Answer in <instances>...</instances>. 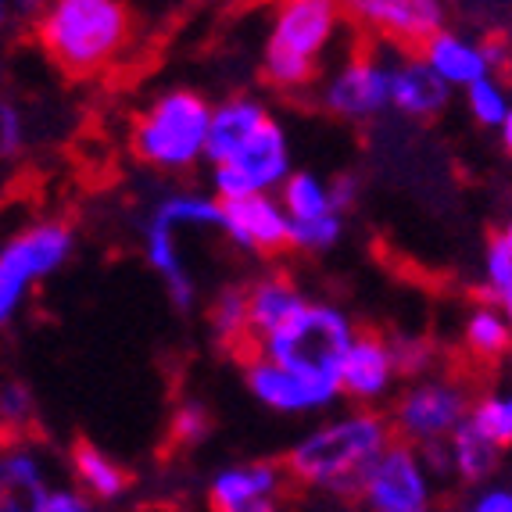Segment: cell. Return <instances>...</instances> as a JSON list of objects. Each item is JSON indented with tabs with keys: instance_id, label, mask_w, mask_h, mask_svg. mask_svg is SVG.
Listing matches in <instances>:
<instances>
[{
	"instance_id": "74e56055",
	"label": "cell",
	"mask_w": 512,
	"mask_h": 512,
	"mask_svg": "<svg viewBox=\"0 0 512 512\" xmlns=\"http://www.w3.org/2000/svg\"><path fill=\"white\" fill-rule=\"evenodd\" d=\"M8 26H11V4L8 0H0V36L8 33Z\"/></svg>"
},
{
	"instance_id": "3957f363",
	"label": "cell",
	"mask_w": 512,
	"mask_h": 512,
	"mask_svg": "<svg viewBox=\"0 0 512 512\" xmlns=\"http://www.w3.org/2000/svg\"><path fill=\"white\" fill-rule=\"evenodd\" d=\"M355 333L359 330L348 319V312L326 301H305L280 330L258 344L255 355L341 398V362Z\"/></svg>"
},
{
	"instance_id": "7a4b0ae2",
	"label": "cell",
	"mask_w": 512,
	"mask_h": 512,
	"mask_svg": "<svg viewBox=\"0 0 512 512\" xmlns=\"http://www.w3.org/2000/svg\"><path fill=\"white\" fill-rule=\"evenodd\" d=\"M43 54L72 79H94L129 51L137 18L122 0H51L33 22Z\"/></svg>"
},
{
	"instance_id": "f546056e",
	"label": "cell",
	"mask_w": 512,
	"mask_h": 512,
	"mask_svg": "<svg viewBox=\"0 0 512 512\" xmlns=\"http://www.w3.org/2000/svg\"><path fill=\"white\" fill-rule=\"evenodd\" d=\"M33 423V394L22 380H0V427L11 430V437H22V430Z\"/></svg>"
},
{
	"instance_id": "ffe728a7",
	"label": "cell",
	"mask_w": 512,
	"mask_h": 512,
	"mask_svg": "<svg viewBox=\"0 0 512 512\" xmlns=\"http://www.w3.org/2000/svg\"><path fill=\"white\" fill-rule=\"evenodd\" d=\"M452 101V86H444L423 58H412L391 69V108L405 119H434Z\"/></svg>"
},
{
	"instance_id": "1f68e13d",
	"label": "cell",
	"mask_w": 512,
	"mask_h": 512,
	"mask_svg": "<svg viewBox=\"0 0 512 512\" xmlns=\"http://www.w3.org/2000/svg\"><path fill=\"white\" fill-rule=\"evenodd\" d=\"M394 351V366H398V376H423L434 362V348H430L427 337H412V333H402L391 341Z\"/></svg>"
},
{
	"instance_id": "836d02e7",
	"label": "cell",
	"mask_w": 512,
	"mask_h": 512,
	"mask_svg": "<svg viewBox=\"0 0 512 512\" xmlns=\"http://www.w3.org/2000/svg\"><path fill=\"white\" fill-rule=\"evenodd\" d=\"M26 111L15 101H0V158H18L26 151Z\"/></svg>"
},
{
	"instance_id": "30bf717a",
	"label": "cell",
	"mask_w": 512,
	"mask_h": 512,
	"mask_svg": "<svg viewBox=\"0 0 512 512\" xmlns=\"http://www.w3.org/2000/svg\"><path fill=\"white\" fill-rule=\"evenodd\" d=\"M430 473L419 459V448L405 441H394L376 466L362 480L359 498L369 512H430Z\"/></svg>"
},
{
	"instance_id": "4316f807",
	"label": "cell",
	"mask_w": 512,
	"mask_h": 512,
	"mask_svg": "<svg viewBox=\"0 0 512 512\" xmlns=\"http://www.w3.org/2000/svg\"><path fill=\"white\" fill-rule=\"evenodd\" d=\"M484 294L487 305L505 312V319L512 323V248L502 237H491L484 251Z\"/></svg>"
},
{
	"instance_id": "e0dca14e",
	"label": "cell",
	"mask_w": 512,
	"mask_h": 512,
	"mask_svg": "<svg viewBox=\"0 0 512 512\" xmlns=\"http://www.w3.org/2000/svg\"><path fill=\"white\" fill-rule=\"evenodd\" d=\"M398 380L391 341L380 333H355L348 355L341 362V398H351L355 405H373L387 398Z\"/></svg>"
},
{
	"instance_id": "5b68a950",
	"label": "cell",
	"mask_w": 512,
	"mask_h": 512,
	"mask_svg": "<svg viewBox=\"0 0 512 512\" xmlns=\"http://www.w3.org/2000/svg\"><path fill=\"white\" fill-rule=\"evenodd\" d=\"M212 108L194 90H165L154 97L129 129V147L158 172H187L205 162Z\"/></svg>"
},
{
	"instance_id": "2e32d148",
	"label": "cell",
	"mask_w": 512,
	"mask_h": 512,
	"mask_svg": "<svg viewBox=\"0 0 512 512\" xmlns=\"http://www.w3.org/2000/svg\"><path fill=\"white\" fill-rule=\"evenodd\" d=\"M244 380H248V391L255 394V402H262L265 409L273 412H283V416H305V412L330 409L337 402V394L308 384V380L294 376L291 369L276 366V362L262 359V355H248Z\"/></svg>"
},
{
	"instance_id": "603a6c76",
	"label": "cell",
	"mask_w": 512,
	"mask_h": 512,
	"mask_svg": "<svg viewBox=\"0 0 512 512\" xmlns=\"http://www.w3.org/2000/svg\"><path fill=\"white\" fill-rule=\"evenodd\" d=\"M448 452H452V473H459L466 484H480L498 470L502 448H498L484 430L466 419L452 437H448Z\"/></svg>"
},
{
	"instance_id": "4fadbf2b",
	"label": "cell",
	"mask_w": 512,
	"mask_h": 512,
	"mask_svg": "<svg viewBox=\"0 0 512 512\" xmlns=\"http://www.w3.org/2000/svg\"><path fill=\"white\" fill-rule=\"evenodd\" d=\"M287 470L276 462H237L226 466L208 484V505L212 512H269L283 495Z\"/></svg>"
},
{
	"instance_id": "60d3db41",
	"label": "cell",
	"mask_w": 512,
	"mask_h": 512,
	"mask_svg": "<svg viewBox=\"0 0 512 512\" xmlns=\"http://www.w3.org/2000/svg\"><path fill=\"white\" fill-rule=\"evenodd\" d=\"M0 90H4V61H0Z\"/></svg>"
},
{
	"instance_id": "8992f818",
	"label": "cell",
	"mask_w": 512,
	"mask_h": 512,
	"mask_svg": "<svg viewBox=\"0 0 512 512\" xmlns=\"http://www.w3.org/2000/svg\"><path fill=\"white\" fill-rule=\"evenodd\" d=\"M180 230H222V201L208 194L162 197L144 226V251L151 269L165 280L169 301L190 312L197 301V283L190 280L180 255Z\"/></svg>"
},
{
	"instance_id": "b9f144b4",
	"label": "cell",
	"mask_w": 512,
	"mask_h": 512,
	"mask_svg": "<svg viewBox=\"0 0 512 512\" xmlns=\"http://www.w3.org/2000/svg\"><path fill=\"white\" fill-rule=\"evenodd\" d=\"M269 512H276V509H269Z\"/></svg>"
},
{
	"instance_id": "83f0119b",
	"label": "cell",
	"mask_w": 512,
	"mask_h": 512,
	"mask_svg": "<svg viewBox=\"0 0 512 512\" xmlns=\"http://www.w3.org/2000/svg\"><path fill=\"white\" fill-rule=\"evenodd\" d=\"M470 419L498 448L512 444V387L505 394H484L470 409Z\"/></svg>"
},
{
	"instance_id": "d4e9b609",
	"label": "cell",
	"mask_w": 512,
	"mask_h": 512,
	"mask_svg": "<svg viewBox=\"0 0 512 512\" xmlns=\"http://www.w3.org/2000/svg\"><path fill=\"white\" fill-rule=\"evenodd\" d=\"M280 205L291 222H316L337 215L330 205V183L316 172H291V180L280 187Z\"/></svg>"
},
{
	"instance_id": "277c9868",
	"label": "cell",
	"mask_w": 512,
	"mask_h": 512,
	"mask_svg": "<svg viewBox=\"0 0 512 512\" xmlns=\"http://www.w3.org/2000/svg\"><path fill=\"white\" fill-rule=\"evenodd\" d=\"M341 29V8L330 0H287L273 11L262 51V76L283 94L308 90L319 61Z\"/></svg>"
},
{
	"instance_id": "7c38bea8",
	"label": "cell",
	"mask_w": 512,
	"mask_h": 512,
	"mask_svg": "<svg viewBox=\"0 0 512 512\" xmlns=\"http://www.w3.org/2000/svg\"><path fill=\"white\" fill-rule=\"evenodd\" d=\"M54 470L26 437H0V512H43L54 495Z\"/></svg>"
},
{
	"instance_id": "8fae6325",
	"label": "cell",
	"mask_w": 512,
	"mask_h": 512,
	"mask_svg": "<svg viewBox=\"0 0 512 512\" xmlns=\"http://www.w3.org/2000/svg\"><path fill=\"white\" fill-rule=\"evenodd\" d=\"M391 69L373 54H351L323 83V108L344 122H369L391 108Z\"/></svg>"
},
{
	"instance_id": "44dd1931",
	"label": "cell",
	"mask_w": 512,
	"mask_h": 512,
	"mask_svg": "<svg viewBox=\"0 0 512 512\" xmlns=\"http://www.w3.org/2000/svg\"><path fill=\"white\" fill-rule=\"evenodd\" d=\"M305 294L294 287L283 273H269L262 280H255L248 287V330H251V344H262L269 333L280 330L287 319L305 305Z\"/></svg>"
},
{
	"instance_id": "d6986e66",
	"label": "cell",
	"mask_w": 512,
	"mask_h": 512,
	"mask_svg": "<svg viewBox=\"0 0 512 512\" xmlns=\"http://www.w3.org/2000/svg\"><path fill=\"white\" fill-rule=\"evenodd\" d=\"M423 61L427 69L441 79L444 86H459V90H470L480 79H491V61L484 54V43L466 40L459 33H437L434 40L423 43Z\"/></svg>"
},
{
	"instance_id": "8d00e7d4",
	"label": "cell",
	"mask_w": 512,
	"mask_h": 512,
	"mask_svg": "<svg viewBox=\"0 0 512 512\" xmlns=\"http://www.w3.org/2000/svg\"><path fill=\"white\" fill-rule=\"evenodd\" d=\"M470 512H512V487H484Z\"/></svg>"
},
{
	"instance_id": "f35d334b",
	"label": "cell",
	"mask_w": 512,
	"mask_h": 512,
	"mask_svg": "<svg viewBox=\"0 0 512 512\" xmlns=\"http://www.w3.org/2000/svg\"><path fill=\"white\" fill-rule=\"evenodd\" d=\"M502 144H505V151L512 154V111H509V119L502 122Z\"/></svg>"
},
{
	"instance_id": "6da1fadb",
	"label": "cell",
	"mask_w": 512,
	"mask_h": 512,
	"mask_svg": "<svg viewBox=\"0 0 512 512\" xmlns=\"http://www.w3.org/2000/svg\"><path fill=\"white\" fill-rule=\"evenodd\" d=\"M394 444L391 419L376 409H351L312 427L291 452L283 470L301 487L326 495L359 498L362 480Z\"/></svg>"
},
{
	"instance_id": "d590c367",
	"label": "cell",
	"mask_w": 512,
	"mask_h": 512,
	"mask_svg": "<svg viewBox=\"0 0 512 512\" xmlns=\"http://www.w3.org/2000/svg\"><path fill=\"white\" fill-rule=\"evenodd\" d=\"M359 201V176H351V172H341V176H333L330 180V205L337 215H344L351 205Z\"/></svg>"
},
{
	"instance_id": "7402d4cb",
	"label": "cell",
	"mask_w": 512,
	"mask_h": 512,
	"mask_svg": "<svg viewBox=\"0 0 512 512\" xmlns=\"http://www.w3.org/2000/svg\"><path fill=\"white\" fill-rule=\"evenodd\" d=\"M72 473H76V480H79V491L90 495L94 502H115V498L126 495L129 484H133L119 462L90 441L76 444V452H72Z\"/></svg>"
},
{
	"instance_id": "52a82bcc",
	"label": "cell",
	"mask_w": 512,
	"mask_h": 512,
	"mask_svg": "<svg viewBox=\"0 0 512 512\" xmlns=\"http://www.w3.org/2000/svg\"><path fill=\"white\" fill-rule=\"evenodd\" d=\"M72 251L76 233L65 219H40L0 244V330L22 316L36 283L58 273Z\"/></svg>"
},
{
	"instance_id": "e575fe53",
	"label": "cell",
	"mask_w": 512,
	"mask_h": 512,
	"mask_svg": "<svg viewBox=\"0 0 512 512\" xmlns=\"http://www.w3.org/2000/svg\"><path fill=\"white\" fill-rule=\"evenodd\" d=\"M43 512H97L94 509V498L83 495L79 487H54L51 502Z\"/></svg>"
},
{
	"instance_id": "ac0fdd59",
	"label": "cell",
	"mask_w": 512,
	"mask_h": 512,
	"mask_svg": "<svg viewBox=\"0 0 512 512\" xmlns=\"http://www.w3.org/2000/svg\"><path fill=\"white\" fill-rule=\"evenodd\" d=\"M269 122V111L258 97H226L222 104L212 108V126H208V147H205V162L212 169L226 165L240 147L255 137L258 129Z\"/></svg>"
},
{
	"instance_id": "9c48e42d",
	"label": "cell",
	"mask_w": 512,
	"mask_h": 512,
	"mask_svg": "<svg viewBox=\"0 0 512 512\" xmlns=\"http://www.w3.org/2000/svg\"><path fill=\"white\" fill-rule=\"evenodd\" d=\"M470 394L459 380L448 376H423L394 405L391 427L405 437L412 448H427V444H441L455 434V430L470 419Z\"/></svg>"
},
{
	"instance_id": "484cf974",
	"label": "cell",
	"mask_w": 512,
	"mask_h": 512,
	"mask_svg": "<svg viewBox=\"0 0 512 512\" xmlns=\"http://www.w3.org/2000/svg\"><path fill=\"white\" fill-rule=\"evenodd\" d=\"M212 333L222 344H251V330H248V287H222L219 298L212 301Z\"/></svg>"
},
{
	"instance_id": "5bb4252c",
	"label": "cell",
	"mask_w": 512,
	"mask_h": 512,
	"mask_svg": "<svg viewBox=\"0 0 512 512\" xmlns=\"http://www.w3.org/2000/svg\"><path fill=\"white\" fill-rule=\"evenodd\" d=\"M222 233L251 255H280L291 248V219L276 197H244L222 205Z\"/></svg>"
},
{
	"instance_id": "ba28073f",
	"label": "cell",
	"mask_w": 512,
	"mask_h": 512,
	"mask_svg": "<svg viewBox=\"0 0 512 512\" xmlns=\"http://www.w3.org/2000/svg\"><path fill=\"white\" fill-rule=\"evenodd\" d=\"M291 140L287 129L269 119L230 162L212 169V187L219 201H244V197H273L291 180Z\"/></svg>"
},
{
	"instance_id": "f1b7e54d",
	"label": "cell",
	"mask_w": 512,
	"mask_h": 512,
	"mask_svg": "<svg viewBox=\"0 0 512 512\" xmlns=\"http://www.w3.org/2000/svg\"><path fill=\"white\" fill-rule=\"evenodd\" d=\"M466 104H470L473 119H477L480 126H498V129H502V122L509 119V111H512V101H509V94H505V86L495 83V79H480V83H473L470 90H466Z\"/></svg>"
},
{
	"instance_id": "cb8c5ba5",
	"label": "cell",
	"mask_w": 512,
	"mask_h": 512,
	"mask_svg": "<svg viewBox=\"0 0 512 512\" xmlns=\"http://www.w3.org/2000/svg\"><path fill=\"white\" fill-rule=\"evenodd\" d=\"M462 341L466 348L477 355V359L491 362L502 359L512 351V323L505 319V312H498L495 305H477L466 316V326H462Z\"/></svg>"
},
{
	"instance_id": "9a60e30c",
	"label": "cell",
	"mask_w": 512,
	"mask_h": 512,
	"mask_svg": "<svg viewBox=\"0 0 512 512\" xmlns=\"http://www.w3.org/2000/svg\"><path fill=\"white\" fill-rule=\"evenodd\" d=\"M348 15L394 43L423 47L444 33V4L437 0H355Z\"/></svg>"
},
{
	"instance_id": "ab89813d",
	"label": "cell",
	"mask_w": 512,
	"mask_h": 512,
	"mask_svg": "<svg viewBox=\"0 0 512 512\" xmlns=\"http://www.w3.org/2000/svg\"><path fill=\"white\" fill-rule=\"evenodd\" d=\"M498 237H502V240H505V244H509V248H512V219H509V222H505V230H502V233H498Z\"/></svg>"
},
{
	"instance_id": "4dcf8cb0",
	"label": "cell",
	"mask_w": 512,
	"mask_h": 512,
	"mask_svg": "<svg viewBox=\"0 0 512 512\" xmlns=\"http://www.w3.org/2000/svg\"><path fill=\"white\" fill-rule=\"evenodd\" d=\"M344 233V215H326L316 222H291V248L330 251Z\"/></svg>"
},
{
	"instance_id": "d6a6232c",
	"label": "cell",
	"mask_w": 512,
	"mask_h": 512,
	"mask_svg": "<svg viewBox=\"0 0 512 512\" xmlns=\"http://www.w3.org/2000/svg\"><path fill=\"white\" fill-rule=\"evenodd\" d=\"M212 430V416L201 402H183L172 416V441L176 444H197L205 441Z\"/></svg>"
}]
</instances>
